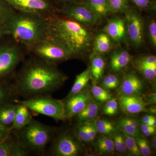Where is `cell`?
I'll return each instance as SVG.
<instances>
[{"instance_id": "12", "label": "cell", "mask_w": 156, "mask_h": 156, "mask_svg": "<svg viewBox=\"0 0 156 156\" xmlns=\"http://www.w3.org/2000/svg\"><path fill=\"white\" fill-rule=\"evenodd\" d=\"M88 89H84L77 94L66 98L64 101L66 119H71L83 109L91 98Z\"/></svg>"}, {"instance_id": "43", "label": "cell", "mask_w": 156, "mask_h": 156, "mask_svg": "<svg viewBox=\"0 0 156 156\" xmlns=\"http://www.w3.org/2000/svg\"><path fill=\"white\" fill-rule=\"evenodd\" d=\"M141 122L142 124L156 127V117L153 115H145L143 117Z\"/></svg>"}, {"instance_id": "35", "label": "cell", "mask_w": 156, "mask_h": 156, "mask_svg": "<svg viewBox=\"0 0 156 156\" xmlns=\"http://www.w3.org/2000/svg\"><path fill=\"white\" fill-rule=\"evenodd\" d=\"M119 79L116 76L109 74L105 76L101 82V87L107 90L116 89L119 85Z\"/></svg>"}, {"instance_id": "20", "label": "cell", "mask_w": 156, "mask_h": 156, "mask_svg": "<svg viewBox=\"0 0 156 156\" xmlns=\"http://www.w3.org/2000/svg\"><path fill=\"white\" fill-rule=\"evenodd\" d=\"M81 2L100 19L112 13L108 0H82Z\"/></svg>"}, {"instance_id": "25", "label": "cell", "mask_w": 156, "mask_h": 156, "mask_svg": "<svg viewBox=\"0 0 156 156\" xmlns=\"http://www.w3.org/2000/svg\"><path fill=\"white\" fill-rule=\"evenodd\" d=\"M98 153L101 154H111L115 151L113 140L110 136L101 134L95 143Z\"/></svg>"}, {"instance_id": "15", "label": "cell", "mask_w": 156, "mask_h": 156, "mask_svg": "<svg viewBox=\"0 0 156 156\" xmlns=\"http://www.w3.org/2000/svg\"><path fill=\"white\" fill-rule=\"evenodd\" d=\"M144 84L136 73H131L126 75L120 87L121 95H137L142 94Z\"/></svg>"}, {"instance_id": "3", "label": "cell", "mask_w": 156, "mask_h": 156, "mask_svg": "<svg viewBox=\"0 0 156 156\" xmlns=\"http://www.w3.org/2000/svg\"><path fill=\"white\" fill-rule=\"evenodd\" d=\"M50 34L64 44L73 58L83 56L92 48L94 37L88 27L54 15L50 17Z\"/></svg>"}, {"instance_id": "45", "label": "cell", "mask_w": 156, "mask_h": 156, "mask_svg": "<svg viewBox=\"0 0 156 156\" xmlns=\"http://www.w3.org/2000/svg\"><path fill=\"white\" fill-rule=\"evenodd\" d=\"M57 2L62 3L63 5L67 3L73 2H81L82 0H54Z\"/></svg>"}, {"instance_id": "26", "label": "cell", "mask_w": 156, "mask_h": 156, "mask_svg": "<svg viewBox=\"0 0 156 156\" xmlns=\"http://www.w3.org/2000/svg\"><path fill=\"white\" fill-rule=\"evenodd\" d=\"M17 96L8 82L0 83V106L10 102H17Z\"/></svg>"}, {"instance_id": "28", "label": "cell", "mask_w": 156, "mask_h": 156, "mask_svg": "<svg viewBox=\"0 0 156 156\" xmlns=\"http://www.w3.org/2000/svg\"><path fill=\"white\" fill-rule=\"evenodd\" d=\"M91 92L95 100L100 103L106 102L113 98L112 95L108 90L98 87L94 83L91 87Z\"/></svg>"}, {"instance_id": "44", "label": "cell", "mask_w": 156, "mask_h": 156, "mask_svg": "<svg viewBox=\"0 0 156 156\" xmlns=\"http://www.w3.org/2000/svg\"><path fill=\"white\" fill-rule=\"evenodd\" d=\"M156 93H152L147 96L146 100L147 103L151 105L154 104L156 103Z\"/></svg>"}, {"instance_id": "11", "label": "cell", "mask_w": 156, "mask_h": 156, "mask_svg": "<svg viewBox=\"0 0 156 156\" xmlns=\"http://www.w3.org/2000/svg\"><path fill=\"white\" fill-rule=\"evenodd\" d=\"M125 14L126 34L131 44L139 48L144 43V23L142 17L136 10L131 8Z\"/></svg>"}, {"instance_id": "8", "label": "cell", "mask_w": 156, "mask_h": 156, "mask_svg": "<svg viewBox=\"0 0 156 156\" xmlns=\"http://www.w3.org/2000/svg\"><path fill=\"white\" fill-rule=\"evenodd\" d=\"M56 156H76L82 153L83 146L75 132H64L54 137L50 150Z\"/></svg>"}, {"instance_id": "39", "label": "cell", "mask_w": 156, "mask_h": 156, "mask_svg": "<svg viewBox=\"0 0 156 156\" xmlns=\"http://www.w3.org/2000/svg\"><path fill=\"white\" fill-rule=\"evenodd\" d=\"M149 38L154 47L156 46V23L154 20L150 21L148 26Z\"/></svg>"}, {"instance_id": "42", "label": "cell", "mask_w": 156, "mask_h": 156, "mask_svg": "<svg viewBox=\"0 0 156 156\" xmlns=\"http://www.w3.org/2000/svg\"><path fill=\"white\" fill-rule=\"evenodd\" d=\"M11 134V131L10 128L0 124V143L6 140Z\"/></svg>"}, {"instance_id": "14", "label": "cell", "mask_w": 156, "mask_h": 156, "mask_svg": "<svg viewBox=\"0 0 156 156\" xmlns=\"http://www.w3.org/2000/svg\"><path fill=\"white\" fill-rule=\"evenodd\" d=\"M103 31L116 43L122 41L126 35L125 19L120 17H115L108 19L104 27Z\"/></svg>"}, {"instance_id": "18", "label": "cell", "mask_w": 156, "mask_h": 156, "mask_svg": "<svg viewBox=\"0 0 156 156\" xmlns=\"http://www.w3.org/2000/svg\"><path fill=\"white\" fill-rule=\"evenodd\" d=\"M100 107V103L90 98L83 109L76 116L78 124L96 120Z\"/></svg>"}, {"instance_id": "10", "label": "cell", "mask_w": 156, "mask_h": 156, "mask_svg": "<svg viewBox=\"0 0 156 156\" xmlns=\"http://www.w3.org/2000/svg\"><path fill=\"white\" fill-rule=\"evenodd\" d=\"M15 11L40 14L48 17L54 15L55 8L50 0H3Z\"/></svg>"}, {"instance_id": "27", "label": "cell", "mask_w": 156, "mask_h": 156, "mask_svg": "<svg viewBox=\"0 0 156 156\" xmlns=\"http://www.w3.org/2000/svg\"><path fill=\"white\" fill-rule=\"evenodd\" d=\"M96 127L98 133L105 136H110L120 130L115 124L103 119L96 121Z\"/></svg>"}, {"instance_id": "30", "label": "cell", "mask_w": 156, "mask_h": 156, "mask_svg": "<svg viewBox=\"0 0 156 156\" xmlns=\"http://www.w3.org/2000/svg\"><path fill=\"white\" fill-rule=\"evenodd\" d=\"M113 140L115 150L120 153H124L127 151L126 140L122 133L119 131L110 136Z\"/></svg>"}, {"instance_id": "38", "label": "cell", "mask_w": 156, "mask_h": 156, "mask_svg": "<svg viewBox=\"0 0 156 156\" xmlns=\"http://www.w3.org/2000/svg\"><path fill=\"white\" fill-rule=\"evenodd\" d=\"M119 109V103L115 98H112L106 101L103 108V113L108 116H113Z\"/></svg>"}, {"instance_id": "17", "label": "cell", "mask_w": 156, "mask_h": 156, "mask_svg": "<svg viewBox=\"0 0 156 156\" xmlns=\"http://www.w3.org/2000/svg\"><path fill=\"white\" fill-rule=\"evenodd\" d=\"M32 119L28 108L23 104L18 102L14 121L10 127L11 132H15L21 130L29 124Z\"/></svg>"}, {"instance_id": "24", "label": "cell", "mask_w": 156, "mask_h": 156, "mask_svg": "<svg viewBox=\"0 0 156 156\" xmlns=\"http://www.w3.org/2000/svg\"><path fill=\"white\" fill-rule=\"evenodd\" d=\"M90 78L91 73L90 68L87 69L77 76L74 83L67 98L77 94L85 89Z\"/></svg>"}, {"instance_id": "40", "label": "cell", "mask_w": 156, "mask_h": 156, "mask_svg": "<svg viewBox=\"0 0 156 156\" xmlns=\"http://www.w3.org/2000/svg\"><path fill=\"white\" fill-rule=\"evenodd\" d=\"M139 9L144 10L151 8L154 5L151 0H130Z\"/></svg>"}, {"instance_id": "6", "label": "cell", "mask_w": 156, "mask_h": 156, "mask_svg": "<svg viewBox=\"0 0 156 156\" xmlns=\"http://www.w3.org/2000/svg\"><path fill=\"white\" fill-rule=\"evenodd\" d=\"M18 102L23 104L31 111L50 117L56 121L67 120L64 101L53 98L50 95H39Z\"/></svg>"}, {"instance_id": "33", "label": "cell", "mask_w": 156, "mask_h": 156, "mask_svg": "<svg viewBox=\"0 0 156 156\" xmlns=\"http://www.w3.org/2000/svg\"><path fill=\"white\" fill-rule=\"evenodd\" d=\"M122 133L124 135V138L126 140L127 150H128L129 152L132 155L136 156L141 155L135 137L127 134V133L122 131Z\"/></svg>"}, {"instance_id": "19", "label": "cell", "mask_w": 156, "mask_h": 156, "mask_svg": "<svg viewBox=\"0 0 156 156\" xmlns=\"http://www.w3.org/2000/svg\"><path fill=\"white\" fill-rule=\"evenodd\" d=\"M105 63L101 55L93 52L90 56V73L94 83L100 80L103 76Z\"/></svg>"}, {"instance_id": "31", "label": "cell", "mask_w": 156, "mask_h": 156, "mask_svg": "<svg viewBox=\"0 0 156 156\" xmlns=\"http://www.w3.org/2000/svg\"><path fill=\"white\" fill-rule=\"evenodd\" d=\"M16 136L10 134L9 137L0 143V156H12L13 147Z\"/></svg>"}, {"instance_id": "23", "label": "cell", "mask_w": 156, "mask_h": 156, "mask_svg": "<svg viewBox=\"0 0 156 156\" xmlns=\"http://www.w3.org/2000/svg\"><path fill=\"white\" fill-rule=\"evenodd\" d=\"M116 126L123 132L134 137L140 136L139 123L131 118H123L116 123Z\"/></svg>"}, {"instance_id": "2", "label": "cell", "mask_w": 156, "mask_h": 156, "mask_svg": "<svg viewBox=\"0 0 156 156\" xmlns=\"http://www.w3.org/2000/svg\"><path fill=\"white\" fill-rule=\"evenodd\" d=\"M7 36L30 50L50 35V17L16 11L3 23Z\"/></svg>"}, {"instance_id": "34", "label": "cell", "mask_w": 156, "mask_h": 156, "mask_svg": "<svg viewBox=\"0 0 156 156\" xmlns=\"http://www.w3.org/2000/svg\"><path fill=\"white\" fill-rule=\"evenodd\" d=\"M15 12L9 4L3 0H0V23L3 24Z\"/></svg>"}, {"instance_id": "47", "label": "cell", "mask_w": 156, "mask_h": 156, "mask_svg": "<svg viewBox=\"0 0 156 156\" xmlns=\"http://www.w3.org/2000/svg\"><path fill=\"white\" fill-rule=\"evenodd\" d=\"M151 144L154 149L156 148V138L155 136H154L151 139Z\"/></svg>"}, {"instance_id": "48", "label": "cell", "mask_w": 156, "mask_h": 156, "mask_svg": "<svg viewBox=\"0 0 156 156\" xmlns=\"http://www.w3.org/2000/svg\"><path fill=\"white\" fill-rule=\"evenodd\" d=\"M149 110L150 112L154 114H155L156 112V106L155 105L151 106L149 108Z\"/></svg>"}, {"instance_id": "7", "label": "cell", "mask_w": 156, "mask_h": 156, "mask_svg": "<svg viewBox=\"0 0 156 156\" xmlns=\"http://www.w3.org/2000/svg\"><path fill=\"white\" fill-rule=\"evenodd\" d=\"M21 46L14 41L0 44V83L8 82L24 60Z\"/></svg>"}, {"instance_id": "22", "label": "cell", "mask_w": 156, "mask_h": 156, "mask_svg": "<svg viewBox=\"0 0 156 156\" xmlns=\"http://www.w3.org/2000/svg\"><path fill=\"white\" fill-rule=\"evenodd\" d=\"M94 52L101 55L106 54L112 47V39L104 32L99 33L93 40Z\"/></svg>"}, {"instance_id": "41", "label": "cell", "mask_w": 156, "mask_h": 156, "mask_svg": "<svg viewBox=\"0 0 156 156\" xmlns=\"http://www.w3.org/2000/svg\"><path fill=\"white\" fill-rule=\"evenodd\" d=\"M139 128L145 136H152L156 134V127L141 124Z\"/></svg>"}, {"instance_id": "4", "label": "cell", "mask_w": 156, "mask_h": 156, "mask_svg": "<svg viewBox=\"0 0 156 156\" xmlns=\"http://www.w3.org/2000/svg\"><path fill=\"white\" fill-rule=\"evenodd\" d=\"M17 139L30 154L41 155L53 141L56 129L33 119L30 122L19 131H15Z\"/></svg>"}, {"instance_id": "1", "label": "cell", "mask_w": 156, "mask_h": 156, "mask_svg": "<svg viewBox=\"0 0 156 156\" xmlns=\"http://www.w3.org/2000/svg\"><path fill=\"white\" fill-rule=\"evenodd\" d=\"M67 79L57 66L34 56L23 62L11 85L17 97L27 99L50 95L59 89Z\"/></svg>"}, {"instance_id": "29", "label": "cell", "mask_w": 156, "mask_h": 156, "mask_svg": "<svg viewBox=\"0 0 156 156\" xmlns=\"http://www.w3.org/2000/svg\"><path fill=\"white\" fill-rule=\"evenodd\" d=\"M112 13L126 14L130 9L129 0H108Z\"/></svg>"}, {"instance_id": "36", "label": "cell", "mask_w": 156, "mask_h": 156, "mask_svg": "<svg viewBox=\"0 0 156 156\" xmlns=\"http://www.w3.org/2000/svg\"><path fill=\"white\" fill-rule=\"evenodd\" d=\"M145 79L149 81L154 80L156 76V64L136 68Z\"/></svg>"}, {"instance_id": "13", "label": "cell", "mask_w": 156, "mask_h": 156, "mask_svg": "<svg viewBox=\"0 0 156 156\" xmlns=\"http://www.w3.org/2000/svg\"><path fill=\"white\" fill-rule=\"evenodd\" d=\"M119 102L121 110L127 114H136L147 111V104L140 96L121 95Z\"/></svg>"}, {"instance_id": "37", "label": "cell", "mask_w": 156, "mask_h": 156, "mask_svg": "<svg viewBox=\"0 0 156 156\" xmlns=\"http://www.w3.org/2000/svg\"><path fill=\"white\" fill-rule=\"evenodd\" d=\"M140 155L143 156H149L152 153L151 150L147 140L139 136L135 137Z\"/></svg>"}, {"instance_id": "5", "label": "cell", "mask_w": 156, "mask_h": 156, "mask_svg": "<svg viewBox=\"0 0 156 156\" xmlns=\"http://www.w3.org/2000/svg\"><path fill=\"white\" fill-rule=\"evenodd\" d=\"M34 56L49 64L57 66L61 62L73 58L64 44L50 34L29 50Z\"/></svg>"}, {"instance_id": "21", "label": "cell", "mask_w": 156, "mask_h": 156, "mask_svg": "<svg viewBox=\"0 0 156 156\" xmlns=\"http://www.w3.org/2000/svg\"><path fill=\"white\" fill-rule=\"evenodd\" d=\"M17 102L6 103L0 106V124L10 128L18 107V102Z\"/></svg>"}, {"instance_id": "16", "label": "cell", "mask_w": 156, "mask_h": 156, "mask_svg": "<svg viewBox=\"0 0 156 156\" xmlns=\"http://www.w3.org/2000/svg\"><path fill=\"white\" fill-rule=\"evenodd\" d=\"M132 58V56L126 50H116L111 55L110 68L113 72H119L128 65Z\"/></svg>"}, {"instance_id": "9", "label": "cell", "mask_w": 156, "mask_h": 156, "mask_svg": "<svg viewBox=\"0 0 156 156\" xmlns=\"http://www.w3.org/2000/svg\"><path fill=\"white\" fill-rule=\"evenodd\" d=\"M60 12L62 16L79 23L85 26H93L97 24L100 19L82 2L64 4Z\"/></svg>"}, {"instance_id": "46", "label": "cell", "mask_w": 156, "mask_h": 156, "mask_svg": "<svg viewBox=\"0 0 156 156\" xmlns=\"http://www.w3.org/2000/svg\"><path fill=\"white\" fill-rule=\"evenodd\" d=\"M7 36L5 27L2 23H0V39Z\"/></svg>"}, {"instance_id": "32", "label": "cell", "mask_w": 156, "mask_h": 156, "mask_svg": "<svg viewBox=\"0 0 156 156\" xmlns=\"http://www.w3.org/2000/svg\"><path fill=\"white\" fill-rule=\"evenodd\" d=\"M133 64L136 69L156 64V57L152 55L138 56L133 60Z\"/></svg>"}]
</instances>
